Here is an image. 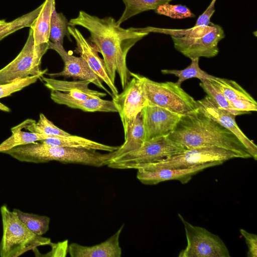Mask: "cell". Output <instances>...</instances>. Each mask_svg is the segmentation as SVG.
Here are the masks:
<instances>
[{
    "mask_svg": "<svg viewBox=\"0 0 257 257\" xmlns=\"http://www.w3.org/2000/svg\"><path fill=\"white\" fill-rule=\"evenodd\" d=\"M69 26H79L90 33L89 41L101 54L108 74L115 83L116 72L119 76L123 89L130 81V71L126 65L129 50L149 33L137 28L124 29L118 25L111 17L100 18L80 11L78 16L71 19Z\"/></svg>",
    "mask_w": 257,
    "mask_h": 257,
    "instance_id": "1",
    "label": "cell"
},
{
    "mask_svg": "<svg viewBox=\"0 0 257 257\" xmlns=\"http://www.w3.org/2000/svg\"><path fill=\"white\" fill-rule=\"evenodd\" d=\"M168 136L185 149L218 147L234 152L241 158H251L233 133L205 115L198 108L182 115L174 130Z\"/></svg>",
    "mask_w": 257,
    "mask_h": 257,
    "instance_id": "2",
    "label": "cell"
},
{
    "mask_svg": "<svg viewBox=\"0 0 257 257\" xmlns=\"http://www.w3.org/2000/svg\"><path fill=\"white\" fill-rule=\"evenodd\" d=\"M3 153L21 162L40 163L56 161L96 167L107 166L115 156V151L101 154L94 150L52 146L37 142L16 146Z\"/></svg>",
    "mask_w": 257,
    "mask_h": 257,
    "instance_id": "3",
    "label": "cell"
},
{
    "mask_svg": "<svg viewBox=\"0 0 257 257\" xmlns=\"http://www.w3.org/2000/svg\"><path fill=\"white\" fill-rule=\"evenodd\" d=\"M3 223V236L0 243L2 257H17L41 245H50L49 238L38 235L31 231L10 211L6 205L1 208Z\"/></svg>",
    "mask_w": 257,
    "mask_h": 257,
    "instance_id": "4",
    "label": "cell"
},
{
    "mask_svg": "<svg viewBox=\"0 0 257 257\" xmlns=\"http://www.w3.org/2000/svg\"><path fill=\"white\" fill-rule=\"evenodd\" d=\"M186 150L171 140L168 135L145 141L135 151L112 159L107 166L118 169H138L143 166L159 162Z\"/></svg>",
    "mask_w": 257,
    "mask_h": 257,
    "instance_id": "5",
    "label": "cell"
},
{
    "mask_svg": "<svg viewBox=\"0 0 257 257\" xmlns=\"http://www.w3.org/2000/svg\"><path fill=\"white\" fill-rule=\"evenodd\" d=\"M147 105L157 106L184 115L198 108L193 97L176 83L158 82L141 75Z\"/></svg>",
    "mask_w": 257,
    "mask_h": 257,
    "instance_id": "6",
    "label": "cell"
},
{
    "mask_svg": "<svg viewBox=\"0 0 257 257\" xmlns=\"http://www.w3.org/2000/svg\"><path fill=\"white\" fill-rule=\"evenodd\" d=\"M48 49V42L35 44L33 32L30 28L27 40L21 52L12 61L0 70V85L31 76L43 75L47 69H41V60Z\"/></svg>",
    "mask_w": 257,
    "mask_h": 257,
    "instance_id": "7",
    "label": "cell"
},
{
    "mask_svg": "<svg viewBox=\"0 0 257 257\" xmlns=\"http://www.w3.org/2000/svg\"><path fill=\"white\" fill-rule=\"evenodd\" d=\"M234 158H241V157L234 152L222 148L200 147L186 149L159 162L145 165L139 169L149 171L163 168L183 169L209 162L224 163Z\"/></svg>",
    "mask_w": 257,
    "mask_h": 257,
    "instance_id": "8",
    "label": "cell"
},
{
    "mask_svg": "<svg viewBox=\"0 0 257 257\" xmlns=\"http://www.w3.org/2000/svg\"><path fill=\"white\" fill-rule=\"evenodd\" d=\"M187 239V245L179 257H230L227 246L219 236L206 228L194 225L178 214Z\"/></svg>",
    "mask_w": 257,
    "mask_h": 257,
    "instance_id": "9",
    "label": "cell"
},
{
    "mask_svg": "<svg viewBox=\"0 0 257 257\" xmlns=\"http://www.w3.org/2000/svg\"><path fill=\"white\" fill-rule=\"evenodd\" d=\"M130 75L133 78L112 100L119 113L124 137L137 116L147 105L141 75L131 72Z\"/></svg>",
    "mask_w": 257,
    "mask_h": 257,
    "instance_id": "10",
    "label": "cell"
},
{
    "mask_svg": "<svg viewBox=\"0 0 257 257\" xmlns=\"http://www.w3.org/2000/svg\"><path fill=\"white\" fill-rule=\"evenodd\" d=\"M222 28L217 24L205 35L197 38L171 36L175 49L190 58H210L219 53L218 43L225 37Z\"/></svg>",
    "mask_w": 257,
    "mask_h": 257,
    "instance_id": "11",
    "label": "cell"
},
{
    "mask_svg": "<svg viewBox=\"0 0 257 257\" xmlns=\"http://www.w3.org/2000/svg\"><path fill=\"white\" fill-rule=\"evenodd\" d=\"M49 49L55 51L64 62V66L62 71L48 75L51 77L62 76L65 78L72 77L75 79L87 80L97 87L106 92L113 97L111 91L108 90L102 83L100 79L89 68L86 61L80 56L76 57L68 53L63 45L54 44L48 41Z\"/></svg>",
    "mask_w": 257,
    "mask_h": 257,
    "instance_id": "12",
    "label": "cell"
},
{
    "mask_svg": "<svg viewBox=\"0 0 257 257\" xmlns=\"http://www.w3.org/2000/svg\"><path fill=\"white\" fill-rule=\"evenodd\" d=\"M198 109L233 133L245 146L254 160L257 159V146L242 132L235 121V115L219 107L209 96L197 100Z\"/></svg>",
    "mask_w": 257,
    "mask_h": 257,
    "instance_id": "13",
    "label": "cell"
},
{
    "mask_svg": "<svg viewBox=\"0 0 257 257\" xmlns=\"http://www.w3.org/2000/svg\"><path fill=\"white\" fill-rule=\"evenodd\" d=\"M145 141L169 135L174 130L181 115L165 108L147 105L141 111Z\"/></svg>",
    "mask_w": 257,
    "mask_h": 257,
    "instance_id": "14",
    "label": "cell"
},
{
    "mask_svg": "<svg viewBox=\"0 0 257 257\" xmlns=\"http://www.w3.org/2000/svg\"><path fill=\"white\" fill-rule=\"evenodd\" d=\"M67 29L70 35L76 43L75 52L80 55L96 75L107 85L113 96H116L118 94L117 88L115 83L111 81L103 60L99 56L95 47L74 26H68Z\"/></svg>",
    "mask_w": 257,
    "mask_h": 257,
    "instance_id": "15",
    "label": "cell"
},
{
    "mask_svg": "<svg viewBox=\"0 0 257 257\" xmlns=\"http://www.w3.org/2000/svg\"><path fill=\"white\" fill-rule=\"evenodd\" d=\"M223 163L220 162H209L183 169L163 168L151 171L138 169L137 177L141 183L146 185H156L171 180H177L182 184H186L198 172Z\"/></svg>",
    "mask_w": 257,
    "mask_h": 257,
    "instance_id": "16",
    "label": "cell"
},
{
    "mask_svg": "<svg viewBox=\"0 0 257 257\" xmlns=\"http://www.w3.org/2000/svg\"><path fill=\"white\" fill-rule=\"evenodd\" d=\"M123 227L122 224L112 236L97 245L87 246L71 243L68 252L71 257H120L122 251L119 239Z\"/></svg>",
    "mask_w": 257,
    "mask_h": 257,
    "instance_id": "17",
    "label": "cell"
},
{
    "mask_svg": "<svg viewBox=\"0 0 257 257\" xmlns=\"http://www.w3.org/2000/svg\"><path fill=\"white\" fill-rule=\"evenodd\" d=\"M46 87L51 90L67 92L71 97L78 100H86L93 98H101L107 93L91 90L88 85L90 82L87 80L66 81L54 78H41Z\"/></svg>",
    "mask_w": 257,
    "mask_h": 257,
    "instance_id": "18",
    "label": "cell"
},
{
    "mask_svg": "<svg viewBox=\"0 0 257 257\" xmlns=\"http://www.w3.org/2000/svg\"><path fill=\"white\" fill-rule=\"evenodd\" d=\"M50 96L52 100L57 104L86 112H117L112 100H104L99 97L78 100L71 97L66 93L56 90H51Z\"/></svg>",
    "mask_w": 257,
    "mask_h": 257,
    "instance_id": "19",
    "label": "cell"
},
{
    "mask_svg": "<svg viewBox=\"0 0 257 257\" xmlns=\"http://www.w3.org/2000/svg\"><path fill=\"white\" fill-rule=\"evenodd\" d=\"M39 142L52 146L67 147L88 150H99L108 152L114 151L119 148V146H108L72 135L67 137H50Z\"/></svg>",
    "mask_w": 257,
    "mask_h": 257,
    "instance_id": "20",
    "label": "cell"
},
{
    "mask_svg": "<svg viewBox=\"0 0 257 257\" xmlns=\"http://www.w3.org/2000/svg\"><path fill=\"white\" fill-rule=\"evenodd\" d=\"M42 4L38 17L30 27L33 30L36 45L46 43L49 41L50 21L55 8V0H45Z\"/></svg>",
    "mask_w": 257,
    "mask_h": 257,
    "instance_id": "21",
    "label": "cell"
},
{
    "mask_svg": "<svg viewBox=\"0 0 257 257\" xmlns=\"http://www.w3.org/2000/svg\"><path fill=\"white\" fill-rule=\"evenodd\" d=\"M145 142V132L141 111L130 126L124 142L115 151V158L140 148Z\"/></svg>",
    "mask_w": 257,
    "mask_h": 257,
    "instance_id": "22",
    "label": "cell"
},
{
    "mask_svg": "<svg viewBox=\"0 0 257 257\" xmlns=\"http://www.w3.org/2000/svg\"><path fill=\"white\" fill-rule=\"evenodd\" d=\"M23 122L11 128V136L0 144V153L19 145L38 142L50 137L37 133L23 131Z\"/></svg>",
    "mask_w": 257,
    "mask_h": 257,
    "instance_id": "23",
    "label": "cell"
},
{
    "mask_svg": "<svg viewBox=\"0 0 257 257\" xmlns=\"http://www.w3.org/2000/svg\"><path fill=\"white\" fill-rule=\"evenodd\" d=\"M173 0H122L124 5V10L116 23L120 25L131 18L142 12L154 10L159 6L169 3Z\"/></svg>",
    "mask_w": 257,
    "mask_h": 257,
    "instance_id": "24",
    "label": "cell"
},
{
    "mask_svg": "<svg viewBox=\"0 0 257 257\" xmlns=\"http://www.w3.org/2000/svg\"><path fill=\"white\" fill-rule=\"evenodd\" d=\"M23 123L24 129L34 133L49 137H67L71 135L55 125L42 113L40 114L39 119L37 122L32 119H27Z\"/></svg>",
    "mask_w": 257,
    "mask_h": 257,
    "instance_id": "25",
    "label": "cell"
},
{
    "mask_svg": "<svg viewBox=\"0 0 257 257\" xmlns=\"http://www.w3.org/2000/svg\"><path fill=\"white\" fill-rule=\"evenodd\" d=\"M210 81L219 89L228 101L241 99L256 102L244 89L234 80L215 77Z\"/></svg>",
    "mask_w": 257,
    "mask_h": 257,
    "instance_id": "26",
    "label": "cell"
},
{
    "mask_svg": "<svg viewBox=\"0 0 257 257\" xmlns=\"http://www.w3.org/2000/svg\"><path fill=\"white\" fill-rule=\"evenodd\" d=\"M199 59L198 58L191 59L190 64L183 69H162L161 72L163 74H171L177 76L178 80L175 83L180 86L184 81L191 78H198L200 80L214 79L215 76L208 74L200 68Z\"/></svg>",
    "mask_w": 257,
    "mask_h": 257,
    "instance_id": "27",
    "label": "cell"
},
{
    "mask_svg": "<svg viewBox=\"0 0 257 257\" xmlns=\"http://www.w3.org/2000/svg\"><path fill=\"white\" fill-rule=\"evenodd\" d=\"M43 4L33 11L20 16L11 22L0 23V41L16 31L25 27H30L38 17Z\"/></svg>",
    "mask_w": 257,
    "mask_h": 257,
    "instance_id": "28",
    "label": "cell"
},
{
    "mask_svg": "<svg viewBox=\"0 0 257 257\" xmlns=\"http://www.w3.org/2000/svg\"><path fill=\"white\" fill-rule=\"evenodd\" d=\"M69 21L62 13L57 12L53 10L50 26L49 40L50 42L57 44L63 45L64 37L67 35L70 39L68 31Z\"/></svg>",
    "mask_w": 257,
    "mask_h": 257,
    "instance_id": "29",
    "label": "cell"
},
{
    "mask_svg": "<svg viewBox=\"0 0 257 257\" xmlns=\"http://www.w3.org/2000/svg\"><path fill=\"white\" fill-rule=\"evenodd\" d=\"M13 211L34 234L42 235L49 230L50 220L49 217L26 213L17 209H14Z\"/></svg>",
    "mask_w": 257,
    "mask_h": 257,
    "instance_id": "30",
    "label": "cell"
},
{
    "mask_svg": "<svg viewBox=\"0 0 257 257\" xmlns=\"http://www.w3.org/2000/svg\"><path fill=\"white\" fill-rule=\"evenodd\" d=\"M200 81V86L219 107L227 110L235 116L248 113L246 112L233 109L231 107L229 101L219 89L212 83L210 80L205 79Z\"/></svg>",
    "mask_w": 257,
    "mask_h": 257,
    "instance_id": "31",
    "label": "cell"
},
{
    "mask_svg": "<svg viewBox=\"0 0 257 257\" xmlns=\"http://www.w3.org/2000/svg\"><path fill=\"white\" fill-rule=\"evenodd\" d=\"M43 76L42 75L31 76L17 80L10 83L0 85V99L10 96L12 93L20 91L24 88L35 83ZM0 110L6 112L11 111L9 107L1 102H0Z\"/></svg>",
    "mask_w": 257,
    "mask_h": 257,
    "instance_id": "32",
    "label": "cell"
},
{
    "mask_svg": "<svg viewBox=\"0 0 257 257\" xmlns=\"http://www.w3.org/2000/svg\"><path fill=\"white\" fill-rule=\"evenodd\" d=\"M154 11L157 14L175 19L195 17V15L188 7L182 5L166 3L159 6Z\"/></svg>",
    "mask_w": 257,
    "mask_h": 257,
    "instance_id": "33",
    "label": "cell"
},
{
    "mask_svg": "<svg viewBox=\"0 0 257 257\" xmlns=\"http://www.w3.org/2000/svg\"><path fill=\"white\" fill-rule=\"evenodd\" d=\"M241 234L244 237L247 246L248 257L257 256V235L255 234L248 232L245 229H240Z\"/></svg>",
    "mask_w": 257,
    "mask_h": 257,
    "instance_id": "34",
    "label": "cell"
},
{
    "mask_svg": "<svg viewBox=\"0 0 257 257\" xmlns=\"http://www.w3.org/2000/svg\"><path fill=\"white\" fill-rule=\"evenodd\" d=\"M231 107L235 110L250 113L257 110L256 102H251L245 100L234 99L229 101Z\"/></svg>",
    "mask_w": 257,
    "mask_h": 257,
    "instance_id": "35",
    "label": "cell"
},
{
    "mask_svg": "<svg viewBox=\"0 0 257 257\" xmlns=\"http://www.w3.org/2000/svg\"><path fill=\"white\" fill-rule=\"evenodd\" d=\"M217 0H212L211 3L203 14L199 16L194 26H208L210 23V18L215 12V4Z\"/></svg>",
    "mask_w": 257,
    "mask_h": 257,
    "instance_id": "36",
    "label": "cell"
},
{
    "mask_svg": "<svg viewBox=\"0 0 257 257\" xmlns=\"http://www.w3.org/2000/svg\"><path fill=\"white\" fill-rule=\"evenodd\" d=\"M50 245L52 246V250L47 256H65L68 252V240L57 243H52Z\"/></svg>",
    "mask_w": 257,
    "mask_h": 257,
    "instance_id": "37",
    "label": "cell"
},
{
    "mask_svg": "<svg viewBox=\"0 0 257 257\" xmlns=\"http://www.w3.org/2000/svg\"><path fill=\"white\" fill-rule=\"evenodd\" d=\"M5 21H6V20H0V23H3Z\"/></svg>",
    "mask_w": 257,
    "mask_h": 257,
    "instance_id": "38",
    "label": "cell"
}]
</instances>
